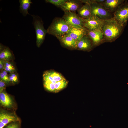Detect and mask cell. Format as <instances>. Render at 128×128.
Masks as SVG:
<instances>
[{"mask_svg": "<svg viewBox=\"0 0 128 128\" xmlns=\"http://www.w3.org/2000/svg\"><path fill=\"white\" fill-rule=\"evenodd\" d=\"M124 27L113 17L105 20L101 30L105 42L114 41L121 35Z\"/></svg>", "mask_w": 128, "mask_h": 128, "instance_id": "obj_1", "label": "cell"}, {"mask_svg": "<svg viewBox=\"0 0 128 128\" xmlns=\"http://www.w3.org/2000/svg\"><path fill=\"white\" fill-rule=\"evenodd\" d=\"M71 27L63 18H55L47 29V33L57 38L66 35Z\"/></svg>", "mask_w": 128, "mask_h": 128, "instance_id": "obj_2", "label": "cell"}, {"mask_svg": "<svg viewBox=\"0 0 128 128\" xmlns=\"http://www.w3.org/2000/svg\"><path fill=\"white\" fill-rule=\"evenodd\" d=\"M32 16L33 18V25L36 34V44L37 46L39 47L43 43L46 35L47 33V30L44 28L43 22L38 16Z\"/></svg>", "mask_w": 128, "mask_h": 128, "instance_id": "obj_3", "label": "cell"}, {"mask_svg": "<svg viewBox=\"0 0 128 128\" xmlns=\"http://www.w3.org/2000/svg\"><path fill=\"white\" fill-rule=\"evenodd\" d=\"M62 18L72 27L78 28L84 27L85 19L80 17L74 12H64Z\"/></svg>", "mask_w": 128, "mask_h": 128, "instance_id": "obj_4", "label": "cell"}, {"mask_svg": "<svg viewBox=\"0 0 128 128\" xmlns=\"http://www.w3.org/2000/svg\"><path fill=\"white\" fill-rule=\"evenodd\" d=\"M90 5L91 9V16H96L103 20L113 17L111 13L105 9L102 3L95 2Z\"/></svg>", "mask_w": 128, "mask_h": 128, "instance_id": "obj_5", "label": "cell"}, {"mask_svg": "<svg viewBox=\"0 0 128 128\" xmlns=\"http://www.w3.org/2000/svg\"><path fill=\"white\" fill-rule=\"evenodd\" d=\"M113 13V17L125 27L128 20V2L127 1L125 0Z\"/></svg>", "mask_w": 128, "mask_h": 128, "instance_id": "obj_6", "label": "cell"}, {"mask_svg": "<svg viewBox=\"0 0 128 128\" xmlns=\"http://www.w3.org/2000/svg\"><path fill=\"white\" fill-rule=\"evenodd\" d=\"M104 20L96 16H91L90 17L85 19L84 27L86 28L88 31L98 29H101Z\"/></svg>", "mask_w": 128, "mask_h": 128, "instance_id": "obj_7", "label": "cell"}, {"mask_svg": "<svg viewBox=\"0 0 128 128\" xmlns=\"http://www.w3.org/2000/svg\"><path fill=\"white\" fill-rule=\"evenodd\" d=\"M87 35L91 41L94 48L105 42L101 29L88 31Z\"/></svg>", "mask_w": 128, "mask_h": 128, "instance_id": "obj_8", "label": "cell"}, {"mask_svg": "<svg viewBox=\"0 0 128 128\" xmlns=\"http://www.w3.org/2000/svg\"><path fill=\"white\" fill-rule=\"evenodd\" d=\"M94 48L91 40L87 35L83 37L76 43V49L89 51Z\"/></svg>", "mask_w": 128, "mask_h": 128, "instance_id": "obj_9", "label": "cell"}, {"mask_svg": "<svg viewBox=\"0 0 128 128\" xmlns=\"http://www.w3.org/2000/svg\"><path fill=\"white\" fill-rule=\"evenodd\" d=\"M88 30L84 27L78 28L71 27L66 35H69L77 41L87 34Z\"/></svg>", "mask_w": 128, "mask_h": 128, "instance_id": "obj_10", "label": "cell"}, {"mask_svg": "<svg viewBox=\"0 0 128 128\" xmlns=\"http://www.w3.org/2000/svg\"><path fill=\"white\" fill-rule=\"evenodd\" d=\"M80 0H68L60 7L64 12H74L78 10L82 6Z\"/></svg>", "mask_w": 128, "mask_h": 128, "instance_id": "obj_11", "label": "cell"}, {"mask_svg": "<svg viewBox=\"0 0 128 128\" xmlns=\"http://www.w3.org/2000/svg\"><path fill=\"white\" fill-rule=\"evenodd\" d=\"M19 121L15 115L5 112L0 114V128H4L7 124L13 122Z\"/></svg>", "mask_w": 128, "mask_h": 128, "instance_id": "obj_12", "label": "cell"}, {"mask_svg": "<svg viewBox=\"0 0 128 128\" xmlns=\"http://www.w3.org/2000/svg\"><path fill=\"white\" fill-rule=\"evenodd\" d=\"M124 1V0H106L102 3L108 11L111 13H114Z\"/></svg>", "mask_w": 128, "mask_h": 128, "instance_id": "obj_13", "label": "cell"}, {"mask_svg": "<svg viewBox=\"0 0 128 128\" xmlns=\"http://www.w3.org/2000/svg\"><path fill=\"white\" fill-rule=\"evenodd\" d=\"M57 38L65 47L71 49H76L77 41L69 35H65Z\"/></svg>", "mask_w": 128, "mask_h": 128, "instance_id": "obj_14", "label": "cell"}, {"mask_svg": "<svg viewBox=\"0 0 128 128\" xmlns=\"http://www.w3.org/2000/svg\"><path fill=\"white\" fill-rule=\"evenodd\" d=\"M77 11L78 15L83 18L87 19L91 15V7L89 4H85Z\"/></svg>", "mask_w": 128, "mask_h": 128, "instance_id": "obj_15", "label": "cell"}, {"mask_svg": "<svg viewBox=\"0 0 128 128\" xmlns=\"http://www.w3.org/2000/svg\"><path fill=\"white\" fill-rule=\"evenodd\" d=\"M0 102L2 105L9 108L12 107L13 103L10 96L6 93L3 92L0 93Z\"/></svg>", "mask_w": 128, "mask_h": 128, "instance_id": "obj_16", "label": "cell"}, {"mask_svg": "<svg viewBox=\"0 0 128 128\" xmlns=\"http://www.w3.org/2000/svg\"><path fill=\"white\" fill-rule=\"evenodd\" d=\"M19 2L20 12L23 16H25L28 14V9L32 3L31 0H19Z\"/></svg>", "mask_w": 128, "mask_h": 128, "instance_id": "obj_17", "label": "cell"}, {"mask_svg": "<svg viewBox=\"0 0 128 128\" xmlns=\"http://www.w3.org/2000/svg\"><path fill=\"white\" fill-rule=\"evenodd\" d=\"M12 57V54L10 50L7 47H3L0 46V59L9 61Z\"/></svg>", "mask_w": 128, "mask_h": 128, "instance_id": "obj_18", "label": "cell"}, {"mask_svg": "<svg viewBox=\"0 0 128 128\" xmlns=\"http://www.w3.org/2000/svg\"><path fill=\"white\" fill-rule=\"evenodd\" d=\"M68 83V82L65 78L56 82L55 84L56 92L65 88Z\"/></svg>", "mask_w": 128, "mask_h": 128, "instance_id": "obj_19", "label": "cell"}, {"mask_svg": "<svg viewBox=\"0 0 128 128\" xmlns=\"http://www.w3.org/2000/svg\"><path fill=\"white\" fill-rule=\"evenodd\" d=\"M54 80L56 82L59 81L64 78L59 73L53 71H48Z\"/></svg>", "mask_w": 128, "mask_h": 128, "instance_id": "obj_20", "label": "cell"}, {"mask_svg": "<svg viewBox=\"0 0 128 128\" xmlns=\"http://www.w3.org/2000/svg\"><path fill=\"white\" fill-rule=\"evenodd\" d=\"M44 82V86L47 90L51 92H56L54 84L49 82Z\"/></svg>", "mask_w": 128, "mask_h": 128, "instance_id": "obj_21", "label": "cell"}, {"mask_svg": "<svg viewBox=\"0 0 128 128\" xmlns=\"http://www.w3.org/2000/svg\"><path fill=\"white\" fill-rule=\"evenodd\" d=\"M67 0H46L45 2L52 4L54 5L60 7Z\"/></svg>", "mask_w": 128, "mask_h": 128, "instance_id": "obj_22", "label": "cell"}, {"mask_svg": "<svg viewBox=\"0 0 128 128\" xmlns=\"http://www.w3.org/2000/svg\"><path fill=\"white\" fill-rule=\"evenodd\" d=\"M43 81L44 82H51L55 84L56 82L54 81L48 71L45 72L43 75Z\"/></svg>", "mask_w": 128, "mask_h": 128, "instance_id": "obj_23", "label": "cell"}, {"mask_svg": "<svg viewBox=\"0 0 128 128\" xmlns=\"http://www.w3.org/2000/svg\"><path fill=\"white\" fill-rule=\"evenodd\" d=\"M19 121L11 122L7 125L4 128H20Z\"/></svg>", "mask_w": 128, "mask_h": 128, "instance_id": "obj_24", "label": "cell"}, {"mask_svg": "<svg viewBox=\"0 0 128 128\" xmlns=\"http://www.w3.org/2000/svg\"><path fill=\"white\" fill-rule=\"evenodd\" d=\"M80 0L82 3L90 4L91 3L95 2L102 3L105 1V0Z\"/></svg>", "mask_w": 128, "mask_h": 128, "instance_id": "obj_25", "label": "cell"}, {"mask_svg": "<svg viewBox=\"0 0 128 128\" xmlns=\"http://www.w3.org/2000/svg\"><path fill=\"white\" fill-rule=\"evenodd\" d=\"M9 77L10 81L14 82H16L18 81L17 76L14 73H11Z\"/></svg>", "mask_w": 128, "mask_h": 128, "instance_id": "obj_26", "label": "cell"}, {"mask_svg": "<svg viewBox=\"0 0 128 128\" xmlns=\"http://www.w3.org/2000/svg\"><path fill=\"white\" fill-rule=\"evenodd\" d=\"M4 65L14 71L15 70L14 66L9 61L4 60Z\"/></svg>", "mask_w": 128, "mask_h": 128, "instance_id": "obj_27", "label": "cell"}, {"mask_svg": "<svg viewBox=\"0 0 128 128\" xmlns=\"http://www.w3.org/2000/svg\"><path fill=\"white\" fill-rule=\"evenodd\" d=\"M0 80L3 81L5 82L8 83L10 81L9 79V77H7L5 76L2 72L0 73Z\"/></svg>", "mask_w": 128, "mask_h": 128, "instance_id": "obj_28", "label": "cell"}, {"mask_svg": "<svg viewBox=\"0 0 128 128\" xmlns=\"http://www.w3.org/2000/svg\"><path fill=\"white\" fill-rule=\"evenodd\" d=\"M5 82L3 81L0 80V92H3V91L5 88Z\"/></svg>", "mask_w": 128, "mask_h": 128, "instance_id": "obj_29", "label": "cell"}, {"mask_svg": "<svg viewBox=\"0 0 128 128\" xmlns=\"http://www.w3.org/2000/svg\"><path fill=\"white\" fill-rule=\"evenodd\" d=\"M3 69L6 71L7 72H9L10 73H13L14 71L11 70L7 67L4 65Z\"/></svg>", "mask_w": 128, "mask_h": 128, "instance_id": "obj_30", "label": "cell"}, {"mask_svg": "<svg viewBox=\"0 0 128 128\" xmlns=\"http://www.w3.org/2000/svg\"><path fill=\"white\" fill-rule=\"evenodd\" d=\"M4 66V60L0 59V69L1 70L3 69Z\"/></svg>", "mask_w": 128, "mask_h": 128, "instance_id": "obj_31", "label": "cell"}]
</instances>
